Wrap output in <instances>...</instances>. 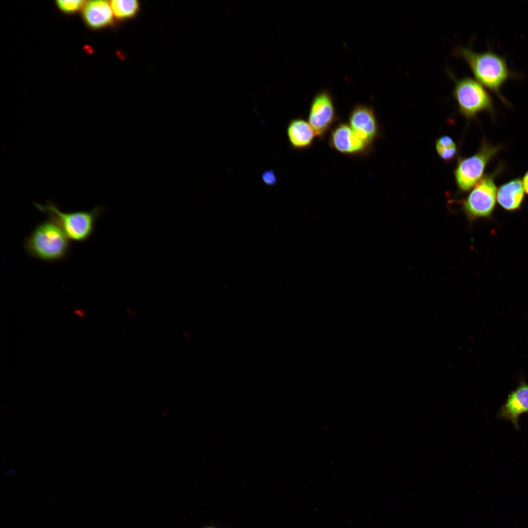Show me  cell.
<instances>
[{
  "label": "cell",
  "mask_w": 528,
  "mask_h": 528,
  "mask_svg": "<svg viewBox=\"0 0 528 528\" xmlns=\"http://www.w3.org/2000/svg\"><path fill=\"white\" fill-rule=\"evenodd\" d=\"M454 53L465 61L477 81L493 92L503 103L508 105L501 89L507 80L516 77V74L509 69L504 57L490 50L478 52L464 47H457Z\"/></svg>",
  "instance_id": "cell-1"
},
{
  "label": "cell",
  "mask_w": 528,
  "mask_h": 528,
  "mask_svg": "<svg viewBox=\"0 0 528 528\" xmlns=\"http://www.w3.org/2000/svg\"><path fill=\"white\" fill-rule=\"evenodd\" d=\"M69 241L62 229L48 219L38 225L24 240V247L30 255L44 261L61 260L66 255Z\"/></svg>",
  "instance_id": "cell-2"
},
{
  "label": "cell",
  "mask_w": 528,
  "mask_h": 528,
  "mask_svg": "<svg viewBox=\"0 0 528 528\" xmlns=\"http://www.w3.org/2000/svg\"><path fill=\"white\" fill-rule=\"evenodd\" d=\"M34 205L56 223L69 239L79 242L85 241L91 236L96 220L102 211V208L97 206L90 211L64 213L50 200H47L44 205L37 203Z\"/></svg>",
  "instance_id": "cell-3"
},
{
  "label": "cell",
  "mask_w": 528,
  "mask_h": 528,
  "mask_svg": "<svg viewBox=\"0 0 528 528\" xmlns=\"http://www.w3.org/2000/svg\"><path fill=\"white\" fill-rule=\"evenodd\" d=\"M453 96L461 113L467 118H473L482 111L493 115L494 108L490 95L476 80L465 77L455 79Z\"/></svg>",
  "instance_id": "cell-4"
},
{
  "label": "cell",
  "mask_w": 528,
  "mask_h": 528,
  "mask_svg": "<svg viewBox=\"0 0 528 528\" xmlns=\"http://www.w3.org/2000/svg\"><path fill=\"white\" fill-rule=\"evenodd\" d=\"M500 171L485 175L475 184L462 201V210L470 223L492 213L497 199V188L495 177Z\"/></svg>",
  "instance_id": "cell-5"
},
{
  "label": "cell",
  "mask_w": 528,
  "mask_h": 528,
  "mask_svg": "<svg viewBox=\"0 0 528 528\" xmlns=\"http://www.w3.org/2000/svg\"><path fill=\"white\" fill-rule=\"evenodd\" d=\"M501 149V146H494L484 139L475 154L459 159L454 175L458 187L461 192H467L473 188L483 177L487 164Z\"/></svg>",
  "instance_id": "cell-6"
},
{
  "label": "cell",
  "mask_w": 528,
  "mask_h": 528,
  "mask_svg": "<svg viewBox=\"0 0 528 528\" xmlns=\"http://www.w3.org/2000/svg\"><path fill=\"white\" fill-rule=\"evenodd\" d=\"M339 120L330 92L326 89L317 92L310 102L308 118L316 137L324 140Z\"/></svg>",
  "instance_id": "cell-7"
},
{
  "label": "cell",
  "mask_w": 528,
  "mask_h": 528,
  "mask_svg": "<svg viewBox=\"0 0 528 528\" xmlns=\"http://www.w3.org/2000/svg\"><path fill=\"white\" fill-rule=\"evenodd\" d=\"M329 145L336 152L349 156H365L373 148L368 146L353 131L348 123L340 122L330 132Z\"/></svg>",
  "instance_id": "cell-8"
},
{
  "label": "cell",
  "mask_w": 528,
  "mask_h": 528,
  "mask_svg": "<svg viewBox=\"0 0 528 528\" xmlns=\"http://www.w3.org/2000/svg\"><path fill=\"white\" fill-rule=\"evenodd\" d=\"M348 123L359 137L373 148L380 129L372 107L361 103L355 105L349 113Z\"/></svg>",
  "instance_id": "cell-9"
},
{
  "label": "cell",
  "mask_w": 528,
  "mask_h": 528,
  "mask_svg": "<svg viewBox=\"0 0 528 528\" xmlns=\"http://www.w3.org/2000/svg\"><path fill=\"white\" fill-rule=\"evenodd\" d=\"M528 412V384L522 379L516 389L508 395L500 411L502 418L509 420L518 427L519 416Z\"/></svg>",
  "instance_id": "cell-10"
},
{
  "label": "cell",
  "mask_w": 528,
  "mask_h": 528,
  "mask_svg": "<svg viewBox=\"0 0 528 528\" xmlns=\"http://www.w3.org/2000/svg\"><path fill=\"white\" fill-rule=\"evenodd\" d=\"M286 132L291 147L296 150L310 148L316 137L308 121L301 117L291 119L287 125Z\"/></svg>",
  "instance_id": "cell-11"
},
{
  "label": "cell",
  "mask_w": 528,
  "mask_h": 528,
  "mask_svg": "<svg viewBox=\"0 0 528 528\" xmlns=\"http://www.w3.org/2000/svg\"><path fill=\"white\" fill-rule=\"evenodd\" d=\"M83 16L87 23L94 28L108 26L113 21L112 9L105 0L88 1L84 7Z\"/></svg>",
  "instance_id": "cell-12"
},
{
  "label": "cell",
  "mask_w": 528,
  "mask_h": 528,
  "mask_svg": "<svg viewBox=\"0 0 528 528\" xmlns=\"http://www.w3.org/2000/svg\"><path fill=\"white\" fill-rule=\"evenodd\" d=\"M525 192L522 180L516 178L500 186L497 189V199L505 209L514 210L522 204Z\"/></svg>",
  "instance_id": "cell-13"
},
{
  "label": "cell",
  "mask_w": 528,
  "mask_h": 528,
  "mask_svg": "<svg viewBox=\"0 0 528 528\" xmlns=\"http://www.w3.org/2000/svg\"><path fill=\"white\" fill-rule=\"evenodd\" d=\"M110 4L114 15L119 19L133 17L139 8V3L135 0H113Z\"/></svg>",
  "instance_id": "cell-14"
},
{
  "label": "cell",
  "mask_w": 528,
  "mask_h": 528,
  "mask_svg": "<svg viewBox=\"0 0 528 528\" xmlns=\"http://www.w3.org/2000/svg\"><path fill=\"white\" fill-rule=\"evenodd\" d=\"M436 148L439 156L445 161H450L457 156L458 150L456 144L449 136L444 135L438 138Z\"/></svg>",
  "instance_id": "cell-15"
},
{
  "label": "cell",
  "mask_w": 528,
  "mask_h": 528,
  "mask_svg": "<svg viewBox=\"0 0 528 528\" xmlns=\"http://www.w3.org/2000/svg\"><path fill=\"white\" fill-rule=\"evenodd\" d=\"M57 4L63 12L71 13L77 11L84 4V0H57Z\"/></svg>",
  "instance_id": "cell-16"
},
{
  "label": "cell",
  "mask_w": 528,
  "mask_h": 528,
  "mask_svg": "<svg viewBox=\"0 0 528 528\" xmlns=\"http://www.w3.org/2000/svg\"><path fill=\"white\" fill-rule=\"evenodd\" d=\"M262 178L264 183L267 186H274L277 183V177L275 172L272 170H267L264 172L262 175Z\"/></svg>",
  "instance_id": "cell-17"
},
{
  "label": "cell",
  "mask_w": 528,
  "mask_h": 528,
  "mask_svg": "<svg viewBox=\"0 0 528 528\" xmlns=\"http://www.w3.org/2000/svg\"><path fill=\"white\" fill-rule=\"evenodd\" d=\"M522 182L525 192L528 194V171L525 174Z\"/></svg>",
  "instance_id": "cell-18"
},
{
  "label": "cell",
  "mask_w": 528,
  "mask_h": 528,
  "mask_svg": "<svg viewBox=\"0 0 528 528\" xmlns=\"http://www.w3.org/2000/svg\"><path fill=\"white\" fill-rule=\"evenodd\" d=\"M75 313L79 316H83L84 315V313H83V311L79 309L76 310L75 311Z\"/></svg>",
  "instance_id": "cell-19"
}]
</instances>
